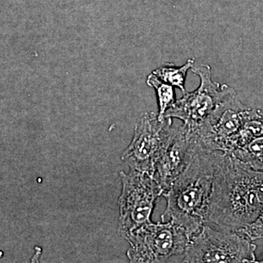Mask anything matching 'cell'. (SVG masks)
Wrapping results in <instances>:
<instances>
[{
  "mask_svg": "<svg viewBox=\"0 0 263 263\" xmlns=\"http://www.w3.org/2000/svg\"><path fill=\"white\" fill-rule=\"evenodd\" d=\"M222 153L197 144L186 168L162 194L167 201L161 216L162 222L172 221L186 230L190 238L206 223L214 175Z\"/></svg>",
  "mask_w": 263,
  "mask_h": 263,
  "instance_id": "2",
  "label": "cell"
},
{
  "mask_svg": "<svg viewBox=\"0 0 263 263\" xmlns=\"http://www.w3.org/2000/svg\"><path fill=\"white\" fill-rule=\"evenodd\" d=\"M263 211V172L231 154H221L213 182L206 223L237 231Z\"/></svg>",
  "mask_w": 263,
  "mask_h": 263,
  "instance_id": "1",
  "label": "cell"
},
{
  "mask_svg": "<svg viewBox=\"0 0 263 263\" xmlns=\"http://www.w3.org/2000/svg\"><path fill=\"white\" fill-rule=\"evenodd\" d=\"M3 254H3V252H2V251H0V258H1L2 257H3Z\"/></svg>",
  "mask_w": 263,
  "mask_h": 263,
  "instance_id": "15",
  "label": "cell"
},
{
  "mask_svg": "<svg viewBox=\"0 0 263 263\" xmlns=\"http://www.w3.org/2000/svg\"><path fill=\"white\" fill-rule=\"evenodd\" d=\"M232 155L256 171L263 172V136L235 149Z\"/></svg>",
  "mask_w": 263,
  "mask_h": 263,
  "instance_id": "13",
  "label": "cell"
},
{
  "mask_svg": "<svg viewBox=\"0 0 263 263\" xmlns=\"http://www.w3.org/2000/svg\"><path fill=\"white\" fill-rule=\"evenodd\" d=\"M147 84L155 90L159 106V113L157 114V117L159 120H164L166 111L176 102V94H175L174 86L160 80L152 72L148 76Z\"/></svg>",
  "mask_w": 263,
  "mask_h": 263,
  "instance_id": "12",
  "label": "cell"
},
{
  "mask_svg": "<svg viewBox=\"0 0 263 263\" xmlns=\"http://www.w3.org/2000/svg\"><path fill=\"white\" fill-rule=\"evenodd\" d=\"M195 63L194 59H190L184 65L178 67L174 64L167 63L162 65L161 67L156 69L152 72L157 78L172 85L175 87L179 88L183 93L186 92L185 89V83H186V76L188 71L192 68Z\"/></svg>",
  "mask_w": 263,
  "mask_h": 263,
  "instance_id": "11",
  "label": "cell"
},
{
  "mask_svg": "<svg viewBox=\"0 0 263 263\" xmlns=\"http://www.w3.org/2000/svg\"><path fill=\"white\" fill-rule=\"evenodd\" d=\"M191 70L200 78V86L192 92L183 93L182 98L176 100L164 114V119L175 118L182 121L188 133L196 130L219 104L235 94L234 89L228 85L212 80L210 66H193Z\"/></svg>",
  "mask_w": 263,
  "mask_h": 263,
  "instance_id": "5",
  "label": "cell"
},
{
  "mask_svg": "<svg viewBox=\"0 0 263 263\" xmlns=\"http://www.w3.org/2000/svg\"><path fill=\"white\" fill-rule=\"evenodd\" d=\"M236 232L245 235L252 242L263 240V211L253 222L243 227Z\"/></svg>",
  "mask_w": 263,
  "mask_h": 263,
  "instance_id": "14",
  "label": "cell"
},
{
  "mask_svg": "<svg viewBox=\"0 0 263 263\" xmlns=\"http://www.w3.org/2000/svg\"><path fill=\"white\" fill-rule=\"evenodd\" d=\"M122 183L119 197L118 232L123 238L143 224L151 222L157 199L164 191L147 173L130 170L129 174L119 173Z\"/></svg>",
  "mask_w": 263,
  "mask_h": 263,
  "instance_id": "6",
  "label": "cell"
},
{
  "mask_svg": "<svg viewBox=\"0 0 263 263\" xmlns=\"http://www.w3.org/2000/svg\"><path fill=\"white\" fill-rule=\"evenodd\" d=\"M248 108L235 93L219 104L196 130L187 133L203 149L231 154L235 136Z\"/></svg>",
  "mask_w": 263,
  "mask_h": 263,
  "instance_id": "7",
  "label": "cell"
},
{
  "mask_svg": "<svg viewBox=\"0 0 263 263\" xmlns=\"http://www.w3.org/2000/svg\"><path fill=\"white\" fill-rule=\"evenodd\" d=\"M172 127L171 118L160 121L153 112L145 114L136 124L130 144L122 154L123 162L130 170L152 176L161 147Z\"/></svg>",
  "mask_w": 263,
  "mask_h": 263,
  "instance_id": "8",
  "label": "cell"
},
{
  "mask_svg": "<svg viewBox=\"0 0 263 263\" xmlns=\"http://www.w3.org/2000/svg\"><path fill=\"white\" fill-rule=\"evenodd\" d=\"M197 148V142L183 125L172 127L161 147L152 174L164 193L186 168Z\"/></svg>",
  "mask_w": 263,
  "mask_h": 263,
  "instance_id": "9",
  "label": "cell"
},
{
  "mask_svg": "<svg viewBox=\"0 0 263 263\" xmlns=\"http://www.w3.org/2000/svg\"><path fill=\"white\" fill-rule=\"evenodd\" d=\"M257 246L236 231L204 224L190 238L182 262H256Z\"/></svg>",
  "mask_w": 263,
  "mask_h": 263,
  "instance_id": "3",
  "label": "cell"
},
{
  "mask_svg": "<svg viewBox=\"0 0 263 263\" xmlns=\"http://www.w3.org/2000/svg\"><path fill=\"white\" fill-rule=\"evenodd\" d=\"M262 136H263V111L258 109L249 108L245 112L241 127L235 136L234 143H233V152L237 148L245 146L252 140Z\"/></svg>",
  "mask_w": 263,
  "mask_h": 263,
  "instance_id": "10",
  "label": "cell"
},
{
  "mask_svg": "<svg viewBox=\"0 0 263 263\" xmlns=\"http://www.w3.org/2000/svg\"><path fill=\"white\" fill-rule=\"evenodd\" d=\"M261 262H263V260L262 261H260Z\"/></svg>",
  "mask_w": 263,
  "mask_h": 263,
  "instance_id": "16",
  "label": "cell"
},
{
  "mask_svg": "<svg viewBox=\"0 0 263 263\" xmlns=\"http://www.w3.org/2000/svg\"><path fill=\"white\" fill-rule=\"evenodd\" d=\"M130 262H163L173 256L184 253L190 235L172 221H152L133 230L125 236Z\"/></svg>",
  "mask_w": 263,
  "mask_h": 263,
  "instance_id": "4",
  "label": "cell"
}]
</instances>
